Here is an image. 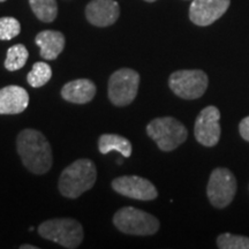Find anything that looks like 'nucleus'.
<instances>
[{
	"instance_id": "3",
	"label": "nucleus",
	"mask_w": 249,
	"mask_h": 249,
	"mask_svg": "<svg viewBox=\"0 0 249 249\" xmlns=\"http://www.w3.org/2000/svg\"><path fill=\"white\" fill-rule=\"evenodd\" d=\"M147 134L157 143L161 151L169 152L186 141L188 130L179 120L172 117H163L156 118L148 124Z\"/></svg>"
},
{
	"instance_id": "20",
	"label": "nucleus",
	"mask_w": 249,
	"mask_h": 249,
	"mask_svg": "<svg viewBox=\"0 0 249 249\" xmlns=\"http://www.w3.org/2000/svg\"><path fill=\"white\" fill-rule=\"evenodd\" d=\"M217 246L220 249H249V238L223 233L217 238Z\"/></svg>"
},
{
	"instance_id": "21",
	"label": "nucleus",
	"mask_w": 249,
	"mask_h": 249,
	"mask_svg": "<svg viewBox=\"0 0 249 249\" xmlns=\"http://www.w3.org/2000/svg\"><path fill=\"white\" fill-rule=\"evenodd\" d=\"M21 31V24L15 18H0V40H11Z\"/></svg>"
},
{
	"instance_id": "15",
	"label": "nucleus",
	"mask_w": 249,
	"mask_h": 249,
	"mask_svg": "<svg viewBox=\"0 0 249 249\" xmlns=\"http://www.w3.org/2000/svg\"><path fill=\"white\" fill-rule=\"evenodd\" d=\"M35 42L40 49V57L45 60L57 59L65 48V36L55 30L40 31Z\"/></svg>"
},
{
	"instance_id": "14",
	"label": "nucleus",
	"mask_w": 249,
	"mask_h": 249,
	"mask_svg": "<svg viewBox=\"0 0 249 249\" xmlns=\"http://www.w3.org/2000/svg\"><path fill=\"white\" fill-rule=\"evenodd\" d=\"M96 95V86L88 79L71 81L62 87L61 97L74 104H87Z\"/></svg>"
},
{
	"instance_id": "18",
	"label": "nucleus",
	"mask_w": 249,
	"mask_h": 249,
	"mask_svg": "<svg viewBox=\"0 0 249 249\" xmlns=\"http://www.w3.org/2000/svg\"><path fill=\"white\" fill-rule=\"evenodd\" d=\"M29 57V52L22 44H17L11 46L7 51L5 60V68L9 71H15L24 67Z\"/></svg>"
},
{
	"instance_id": "23",
	"label": "nucleus",
	"mask_w": 249,
	"mask_h": 249,
	"mask_svg": "<svg viewBox=\"0 0 249 249\" xmlns=\"http://www.w3.org/2000/svg\"><path fill=\"white\" fill-rule=\"evenodd\" d=\"M38 247H36V246H33V245H22L20 246V249H37Z\"/></svg>"
},
{
	"instance_id": "5",
	"label": "nucleus",
	"mask_w": 249,
	"mask_h": 249,
	"mask_svg": "<svg viewBox=\"0 0 249 249\" xmlns=\"http://www.w3.org/2000/svg\"><path fill=\"white\" fill-rule=\"evenodd\" d=\"M113 224L120 232L132 235H152L160 230L157 218L134 207L118 210L114 213Z\"/></svg>"
},
{
	"instance_id": "10",
	"label": "nucleus",
	"mask_w": 249,
	"mask_h": 249,
	"mask_svg": "<svg viewBox=\"0 0 249 249\" xmlns=\"http://www.w3.org/2000/svg\"><path fill=\"white\" fill-rule=\"evenodd\" d=\"M118 194L139 201H152L158 196L156 187L149 180L138 176H124L112 181Z\"/></svg>"
},
{
	"instance_id": "6",
	"label": "nucleus",
	"mask_w": 249,
	"mask_h": 249,
	"mask_svg": "<svg viewBox=\"0 0 249 249\" xmlns=\"http://www.w3.org/2000/svg\"><path fill=\"white\" fill-rule=\"evenodd\" d=\"M209 77L201 70H182L171 74L169 86L178 97L197 99L204 95Z\"/></svg>"
},
{
	"instance_id": "9",
	"label": "nucleus",
	"mask_w": 249,
	"mask_h": 249,
	"mask_svg": "<svg viewBox=\"0 0 249 249\" xmlns=\"http://www.w3.org/2000/svg\"><path fill=\"white\" fill-rule=\"evenodd\" d=\"M220 112L216 107H207L195 120L194 135L196 141L204 147H214L220 139Z\"/></svg>"
},
{
	"instance_id": "25",
	"label": "nucleus",
	"mask_w": 249,
	"mask_h": 249,
	"mask_svg": "<svg viewBox=\"0 0 249 249\" xmlns=\"http://www.w3.org/2000/svg\"><path fill=\"white\" fill-rule=\"evenodd\" d=\"M4 1H6V0H0V2H4Z\"/></svg>"
},
{
	"instance_id": "8",
	"label": "nucleus",
	"mask_w": 249,
	"mask_h": 249,
	"mask_svg": "<svg viewBox=\"0 0 249 249\" xmlns=\"http://www.w3.org/2000/svg\"><path fill=\"white\" fill-rule=\"evenodd\" d=\"M236 179L231 171L225 167H218L211 173L207 187V195L210 203L218 209H224L234 198Z\"/></svg>"
},
{
	"instance_id": "2",
	"label": "nucleus",
	"mask_w": 249,
	"mask_h": 249,
	"mask_svg": "<svg viewBox=\"0 0 249 249\" xmlns=\"http://www.w3.org/2000/svg\"><path fill=\"white\" fill-rule=\"evenodd\" d=\"M97 179V169L92 160L82 158L62 171L59 178V192L67 198H77L92 188Z\"/></svg>"
},
{
	"instance_id": "16",
	"label": "nucleus",
	"mask_w": 249,
	"mask_h": 249,
	"mask_svg": "<svg viewBox=\"0 0 249 249\" xmlns=\"http://www.w3.org/2000/svg\"><path fill=\"white\" fill-rule=\"evenodd\" d=\"M98 149L103 155H107L112 150L120 152L124 158H128L132 155V143L118 134H103L98 140Z\"/></svg>"
},
{
	"instance_id": "19",
	"label": "nucleus",
	"mask_w": 249,
	"mask_h": 249,
	"mask_svg": "<svg viewBox=\"0 0 249 249\" xmlns=\"http://www.w3.org/2000/svg\"><path fill=\"white\" fill-rule=\"evenodd\" d=\"M52 70L49 64L43 61H38L34 65L31 71L28 73L27 81L33 88H40L45 86L51 80Z\"/></svg>"
},
{
	"instance_id": "17",
	"label": "nucleus",
	"mask_w": 249,
	"mask_h": 249,
	"mask_svg": "<svg viewBox=\"0 0 249 249\" xmlns=\"http://www.w3.org/2000/svg\"><path fill=\"white\" fill-rule=\"evenodd\" d=\"M30 7L37 18L43 22H52L58 14V5L55 0H29Z\"/></svg>"
},
{
	"instance_id": "13",
	"label": "nucleus",
	"mask_w": 249,
	"mask_h": 249,
	"mask_svg": "<svg viewBox=\"0 0 249 249\" xmlns=\"http://www.w3.org/2000/svg\"><path fill=\"white\" fill-rule=\"evenodd\" d=\"M29 95L18 86H8L0 89V114H18L28 107Z\"/></svg>"
},
{
	"instance_id": "1",
	"label": "nucleus",
	"mask_w": 249,
	"mask_h": 249,
	"mask_svg": "<svg viewBox=\"0 0 249 249\" xmlns=\"http://www.w3.org/2000/svg\"><path fill=\"white\" fill-rule=\"evenodd\" d=\"M17 149L22 164L34 174H45L52 167L51 145L38 130H22L18 135Z\"/></svg>"
},
{
	"instance_id": "11",
	"label": "nucleus",
	"mask_w": 249,
	"mask_h": 249,
	"mask_svg": "<svg viewBox=\"0 0 249 249\" xmlns=\"http://www.w3.org/2000/svg\"><path fill=\"white\" fill-rule=\"evenodd\" d=\"M230 4V0H193L189 18L196 26H210L226 13Z\"/></svg>"
},
{
	"instance_id": "12",
	"label": "nucleus",
	"mask_w": 249,
	"mask_h": 249,
	"mask_svg": "<svg viewBox=\"0 0 249 249\" xmlns=\"http://www.w3.org/2000/svg\"><path fill=\"white\" fill-rule=\"evenodd\" d=\"M119 15V4L114 0H92L86 8L87 20L96 27L112 26Z\"/></svg>"
},
{
	"instance_id": "22",
	"label": "nucleus",
	"mask_w": 249,
	"mask_h": 249,
	"mask_svg": "<svg viewBox=\"0 0 249 249\" xmlns=\"http://www.w3.org/2000/svg\"><path fill=\"white\" fill-rule=\"evenodd\" d=\"M239 132H240L242 139L249 142V116L241 120L240 124H239Z\"/></svg>"
},
{
	"instance_id": "24",
	"label": "nucleus",
	"mask_w": 249,
	"mask_h": 249,
	"mask_svg": "<svg viewBox=\"0 0 249 249\" xmlns=\"http://www.w3.org/2000/svg\"><path fill=\"white\" fill-rule=\"evenodd\" d=\"M145 1H148V2H154V1H156V0H145Z\"/></svg>"
},
{
	"instance_id": "7",
	"label": "nucleus",
	"mask_w": 249,
	"mask_h": 249,
	"mask_svg": "<svg viewBox=\"0 0 249 249\" xmlns=\"http://www.w3.org/2000/svg\"><path fill=\"white\" fill-rule=\"evenodd\" d=\"M140 75L130 68H121L114 71L108 80V98L116 107L129 105L139 91Z\"/></svg>"
},
{
	"instance_id": "4",
	"label": "nucleus",
	"mask_w": 249,
	"mask_h": 249,
	"mask_svg": "<svg viewBox=\"0 0 249 249\" xmlns=\"http://www.w3.org/2000/svg\"><path fill=\"white\" fill-rule=\"evenodd\" d=\"M42 238L68 249L77 248L83 240L82 225L71 218H57L42 223L38 227Z\"/></svg>"
}]
</instances>
